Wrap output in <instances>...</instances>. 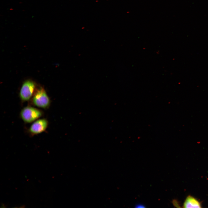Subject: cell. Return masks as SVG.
<instances>
[{
  "instance_id": "obj_5",
  "label": "cell",
  "mask_w": 208,
  "mask_h": 208,
  "mask_svg": "<svg viewBox=\"0 0 208 208\" xmlns=\"http://www.w3.org/2000/svg\"><path fill=\"white\" fill-rule=\"evenodd\" d=\"M184 208H201L200 202L194 197L188 196L186 198L183 205Z\"/></svg>"
},
{
  "instance_id": "obj_4",
  "label": "cell",
  "mask_w": 208,
  "mask_h": 208,
  "mask_svg": "<svg viewBox=\"0 0 208 208\" xmlns=\"http://www.w3.org/2000/svg\"><path fill=\"white\" fill-rule=\"evenodd\" d=\"M48 124L47 120L43 118L37 120L34 122L31 126L29 130L32 134H37L44 131L47 129Z\"/></svg>"
},
{
  "instance_id": "obj_6",
  "label": "cell",
  "mask_w": 208,
  "mask_h": 208,
  "mask_svg": "<svg viewBox=\"0 0 208 208\" xmlns=\"http://www.w3.org/2000/svg\"><path fill=\"white\" fill-rule=\"evenodd\" d=\"M135 208H145V206L144 205L141 204H138L135 205Z\"/></svg>"
},
{
  "instance_id": "obj_1",
  "label": "cell",
  "mask_w": 208,
  "mask_h": 208,
  "mask_svg": "<svg viewBox=\"0 0 208 208\" xmlns=\"http://www.w3.org/2000/svg\"><path fill=\"white\" fill-rule=\"evenodd\" d=\"M33 103L36 106L42 108L49 107L50 101L44 88H41L35 93L33 98Z\"/></svg>"
},
{
  "instance_id": "obj_7",
  "label": "cell",
  "mask_w": 208,
  "mask_h": 208,
  "mask_svg": "<svg viewBox=\"0 0 208 208\" xmlns=\"http://www.w3.org/2000/svg\"><path fill=\"white\" fill-rule=\"evenodd\" d=\"M1 206L0 207H1H1H2V208L6 207V206H5V205L3 203H1Z\"/></svg>"
},
{
  "instance_id": "obj_2",
  "label": "cell",
  "mask_w": 208,
  "mask_h": 208,
  "mask_svg": "<svg viewBox=\"0 0 208 208\" xmlns=\"http://www.w3.org/2000/svg\"><path fill=\"white\" fill-rule=\"evenodd\" d=\"M42 113L39 109L30 106L24 108L21 111L20 116L25 122L31 123L41 117Z\"/></svg>"
},
{
  "instance_id": "obj_3",
  "label": "cell",
  "mask_w": 208,
  "mask_h": 208,
  "mask_svg": "<svg viewBox=\"0 0 208 208\" xmlns=\"http://www.w3.org/2000/svg\"><path fill=\"white\" fill-rule=\"evenodd\" d=\"M36 86L34 82L30 80L25 81L21 87L19 96L23 101H28L31 97Z\"/></svg>"
}]
</instances>
